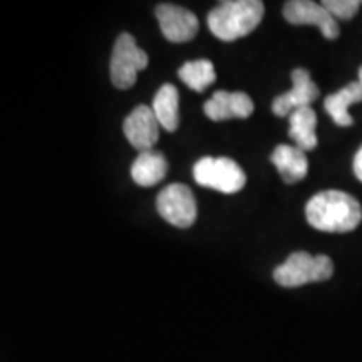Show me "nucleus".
<instances>
[{"label": "nucleus", "instance_id": "nucleus-1", "mask_svg": "<svg viewBox=\"0 0 362 362\" xmlns=\"http://www.w3.org/2000/svg\"><path fill=\"white\" fill-rule=\"evenodd\" d=\"M305 216L319 232L349 233L361 225L362 206L352 194L329 189L310 198L305 205Z\"/></svg>", "mask_w": 362, "mask_h": 362}, {"label": "nucleus", "instance_id": "nucleus-2", "mask_svg": "<svg viewBox=\"0 0 362 362\" xmlns=\"http://www.w3.org/2000/svg\"><path fill=\"white\" fill-rule=\"evenodd\" d=\"M265 6L260 0H228L208 13V29L216 39L233 42L245 37L264 19Z\"/></svg>", "mask_w": 362, "mask_h": 362}, {"label": "nucleus", "instance_id": "nucleus-3", "mask_svg": "<svg viewBox=\"0 0 362 362\" xmlns=\"http://www.w3.org/2000/svg\"><path fill=\"white\" fill-rule=\"evenodd\" d=\"M334 275V264L327 255H310L307 252H293L282 265L274 270L275 282L293 288L312 282H324Z\"/></svg>", "mask_w": 362, "mask_h": 362}, {"label": "nucleus", "instance_id": "nucleus-4", "mask_svg": "<svg viewBox=\"0 0 362 362\" xmlns=\"http://www.w3.org/2000/svg\"><path fill=\"white\" fill-rule=\"evenodd\" d=\"M193 176L198 185L215 192L233 194L245 187L247 176L238 163L230 158L205 156L193 166Z\"/></svg>", "mask_w": 362, "mask_h": 362}, {"label": "nucleus", "instance_id": "nucleus-5", "mask_svg": "<svg viewBox=\"0 0 362 362\" xmlns=\"http://www.w3.org/2000/svg\"><path fill=\"white\" fill-rule=\"evenodd\" d=\"M148 54L138 47L136 39L128 33H123L116 39L111 56V83L117 89H129L136 84L138 72L148 67Z\"/></svg>", "mask_w": 362, "mask_h": 362}, {"label": "nucleus", "instance_id": "nucleus-6", "mask_svg": "<svg viewBox=\"0 0 362 362\" xmlns=\"http://www.w3.org/2000/svg\"><path fill=\"white\" fill-rule=\"evenodd\" d=\"M158 214L178 228H188L197 221L198 208L187 185L173 183L163 188L156 198Z\"/></svg>", "mask_w": 362, "mask_h": 362}, {"label": "nucleus", "instance_id": "nucleus-7", "mask_svg": "<svg viewBox=\"0 0 362 362\" xmlns=\"http://www.w3.org/2000/svg\"><path fill=\"white\" fill-rule=\"evenodd\" d=\"M284 17L288 24L293 25H315L329 40H336L341 34L337 21L322 4L310 0H291L284 6Z\"/></svg>", "mask_w": 362, "mask_h": 362}, {"label": "nucleus", "instance_id": "nucleus-8", "mask_svg": "<svg viewBox=\"0 0 362 362\" xmlns=\"http://www.w3.org/2000/svg\"><path fill=\"white\" fill-rule=\"evenodd\" d=\"M156 19L160 22L163 35L175 44L189 42L200 29L197 16L188 8L175 4H160L156 7Z\"/></svg>", "mask_w": 362, "mask_h": 362}, {"label": "nucleus", "instance_id": "nucleus-9", "mask_svg": "<svg viewBox=\"0 0 362 362\" xmlns=\"http://www.w3.org/2000/svg\"><path fill=\"white\" fill-rule=\"evenodd\" d=\"M160 123H158L155 112L149 106L134 107L133 111L126 116L123 131L126 139L131 146L138 149L139 153L151 151L158 139H160Z\"/></svg>", "mask_w": 362, "mask_h": 362}, {"label": "nucleus", "instance_id": "nucleus-10", "mask_svg": "<svg viewBox=\"0 0 362 362\" xmlns=\"http://www.w3.org/2000/svg\"><path fill=\"white\" fill-rule=\"evenodd\" d=\"M292 83L293 88L288 93L277 96L272 103V111L275 116H291L293 111L310 107V104L319 98V88L307 69L292 71Z\"/></svg>", "mask_w": 362, "mask_h": 362}, {"label": "nucleus", "instance_id": "nucleus-11", "mask_svg": "<svg viewBox=\"0 0 362 362\" xmlns=\"http://www.w3.org/2000/svg\"><path fill=\"white\" fill-rule=\"evenodd\" d=\"M255 104L245 93H226L216 90L210 101L205 103L203 111L208 119L226 121V119H247L253 115Z\"/></svg>", "mask_w": 362, "mask_h": 362}, {"label": "nucleus", "instance_id": "nucleus-12", "mask_svg": "<svg viewBox=\"0 0 362 362\" xmlns=\"http://www.w3.org/2000/svg\"><path fill=\"white\" fill-rule=\"evenodd\" d=\"M270 161L282 176L285 183L292 185L297 181H302L309 173V160L302 149L291 144H280L272 153Z\"/></svg>", "mask_w": 362, "mask_h": 362}, {"label": "nucleus", "instance_id": "nucleus-13", "mask_svg": "<svg viewBox=\"0 0 362 362\" xmlns=\"http://www.w3.org/2000/svg\"><path fill=\"white\" fill-rule=\"evenodd\" d=\"M168 173V161L161 151H143L131 166V176L139 187H155Z\"/></svg>", "mask_w": 362, "mask_h": 362}, {"label": "nucleus", "instance_id": "nucleus-14", "mask_svg": "<svg viewBox=\"0 0 362 362\" xmlns=\"http://www.w3.org/2000/svg\"><path fill=\"white\" fill-rule=\"evenodd\" d=\"M362 101V86L359 83H351L342 88L339 93L330 94L325 98L324 107L332 121L342 128H349L354 124V119L349 115V107L352 104Z\"/></svg>", "mask_w": 362, "mask_h": 362}, {"label": "nucleus", "instance_id": "nucleus-15", "mask_svg": "<svg viewBox=\"0 0 362 362\" xmlns=\"http://www.w3.org/2000/svg\"><path fill=\"white\" fill-rule=\"evenodd\" d=\"M291 121V129L288 136L293 139V146H297L302 151H312L317 146V115L312 107H302V110L293 111L288 116Z\"/></svg>", "mask_w": 362, "mask_h": 362}, {"label": "nucleus", "instance_id": "nucleus-16", "mask_svg": "<svg viewBox=\"0 0 362 362\" xmlns=\"http://www.w3.org/2000/svg\"><path fill=\"white\" fill-rule=\"evenodd\" d=\"M153 112L158 123L170 133H173L180 124V94L173 84H163L153 99Z\"/></svg>", "mask_w": 362, "mask_h": 362}, {"label": "nucleus", "instance_id": "nucleus-17", "mask_svg": "<svg viewBox=\"0 0 362 362\" xmlns=\"http://www.w3.org/2000/svg\"><path fill=\"white\" fill-rule=\"evenodd\" d=\"M178 76L189 89L197 90V93L205 90L208 86H211L216 81L215 67L206 59L187 62L180 67Z\"/></svg>", "mask_w": 362, "mask_h": 362}, {"label": "nucleus", "instance_id": "nucleus-18", "mask_svg": "<svg viewBox=\"0 0 362 362\" xmlns=\"http://www.w3.org/2000/svg\"><path fill=\"white\" fill-rule=\"evenodd\" d=\"M322 6L336 21H351L359 12L362 2L361 0H324Z\"/></svg>", "mask_w": 362, "mask_h": 362}, {"label": "nucleus", "instance_id": "nucleus-19", "mask_svg": "<svg viewBox=\"0 0 362 362\" xmlns=\"http://www.w3.org/2000/svg\"><path fill=\"white\" fill-rule=\"evenodd\" d=\"M354 175L356 178L362 183V146L354 158Z\"/></svg>", "mask_w": 362, "mask_h": 362}, {"label": "nucleus", "instance_id": "nucleus-20", "mask_svg": "<svg viewBox=\"0 0 362 362\" xmlns=\"http://www.w3.org/2000/svg\"><path fill=\"white\" fill-rule=\"evenodd\" d=\"M359 84L362 86V67L359 69Z\"/></svg>", "mask_w": 362, "mask_h": 362}]
</instances>
